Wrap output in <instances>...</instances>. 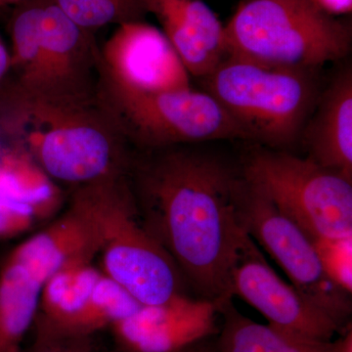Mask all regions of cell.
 <instances>
[{
    "label": "cell",
    "mask_w": 352,
    "mask_h": 352,
    "mask_svg": "<svg viewBox=\"0 0 352 352\" xmlns=\"http://www.w3.org/2000/svg\"><path fill=\"white\" fill-rule=\"evenodd\" d=\"M190 145L133 150L126 176L146 230L201 298L232 300L229 275L243 228L236 217L240 173Z\"/></svg>",
    "instance_id": "cell-1"
},
{
    "label": "cell",
    "mask_w": 352,
    "mask_h": 352,
    "mask_svg": "<svg viewBox=\"0 0 352 352\" xmlns=\"http://www.w3.org/2000/svg\"><path fill=\"white\" fill-rule=\"evenodd\" d=\"M2 126L55 182L76 187L127 173L133 149L97 95L31 89L11 83Z\"/></svg>",
    "instance_id": "cell-2"
},
{
    "label": "cell",
    "mask_w": 352,
    "mask_h": 352,
    "mask_svg": "<svg viewBox=\"0 0 352 352\" xmlns=\"http://www.w3.org/2000/svg\"><path fill=\"white\" fill-rule=\"evenodd\" d=\"M201 80L245 140L284 151L302 138L321 92L314 69L267 66L228 54Z\"/></svg>",
    "instance_id": "cell-3"
},
{
    "label": "cell",
    "mask_w": 352,
    "mask_h": 352,
    "mask_svg": "<svg viewBox=\"0 0 352 352\" xmlns=\"http://www.w3.org/2000/svg\"><path fill=\"white\" fill-rule=\"evenodd\" d=\"M227 54L281 68L317 69L351 50V25L311 0H244L224 25Z\"/></svg>",
    "instance_id": "cell-4"
},
{
    "label": "cell",
    "mask_w": 352,
    "mask_h": 352,
    "mask_svg": "<svg viewBox=\"0 0 352 352\" xmlns=\"http://www.w3.org/2000/svg\"><path fill=\"white\" fill-rule=\"evenodd\" d=\"M96 222L104 274L144 307L185 295L175 261L146 230L126 175L74 187Z\"/></svg>",
    "instance_id": "cell-5"
},
{
    "label": "cell",
    "mask_w": 352,
    "mask_h": 352,
    "mask_svg": "<svg viewBox=\"0 0 352 352\" xmlns=\"http://www.w3.org/2000/svg\"><path fill=\"white\" fill-rule=\"evenodd\" d=\"M95 88L133 150L245 140L237 124L205 90L190 87L157 92L136 91L98 74Z\"/></svg>",
    "instance_id": "cell-6"
},
{
    "label": "cell",
    "mask_w": 352,
    "mask_h": 352,
    "mask_svg": "<svg viewBox=\"0 0 352 352\" xmlns=\"http://www.w3.org/2000/svg\"><path fill=\"white\" fill-rule=\"evenodd\" d=\"M241 173L310 238L352 236V179L310 157L261 146Z\"/></svg>",
    "instance_id": "cell-7"
},
{
    "label": "cell",
    "mask_w": 352,
    "mask_h": 352,
    "mask_svg": "<svg viewBox=\"0 0 352 352\" xmlns=\"http://www.w3.org/2000/svg\"><path fill=\"white\" fill-rule=\"evenodd\" d=\"M235 210L241 227L274 259L300 293L342 330L351 324V295L324 272L311 238L242 173L236 187Z\"/></svg>",
    "instance_id": "cell-8"
},
{
    "label": "cell",
    "mask_w": 352,
    "mask_h": 352,
    "mask_svg": "<svg viewBox=\"0 0 352 352\" xmlns=\"http://www.w3.org/2000/svg\"><path fill=\"white\" fill-rule=\"evenodd\" d=\"M229 294L256 308L268 325L305 339L331 342L342 330L326 312L275 272L244 229L231 266Z\"/></svg>",
    "instance_id": "cell-9"
},
{
    "label": "cell",
    "mask_w": 352,
    "mask_h": 352,
    "mask_svg": "<svg viewBox=\"0 0 352 352\" xmlns=\"http://www.w3.org/2000/svg\"><path fill=\"white\" fill-rule=\"evenodd\" d=\"M96 74L136 91L192 87L191 76L170 41L162 30L144 21L117 25L99 46Z\"/></svg>",
    "instance_id": "cell-10"
},
{
    "label": "cell",
    "mask_w": 352,
    "mask_h": 352,
    "mask_svg": "<svg viewBox=\"0 0 352 352\" xmlns=\"http://www.w3.org/2000/svg\"><path fill=\"white\" fill-rule=\"evenodd\" d=\"M99 46L94 32L45 0L38 53L13 82L31 89L75 92L95 87Z\"/></svg>",
    "instance_id": "cell-11"
},
{
    "label": "cell",
    "mask_w": 352,
    "mask_h": 352,
    "mask_svg": "<svg viewBox=\"0 0 352 352\" xmlns=\"http://www.w3.org/2000/svg\"><path fill=\"white\" fill-rule=\"evenodd\" d=\"M217 303L180 295L111 326L120 352H177L219 333Z\"/></svg>",
    "instance_id": "cell-12"
},
{
    "label": "cell",
    "mask_w": 352,
    "mask_h": 352,
    "mask_svg": "<svg viewBox=\"0 0 352 352\" xmlns=\"http://www.w3.org/2000/svg\"><path fill=\"white\" fill-rule=\"evenodd\" d=\"M100 247L96 222L80 197L73 192L65 214L18 245L9 258L20 263L43 286L60 271L92 263Z\"/></svg>",
    "instance_id": "cell-13"
},
{
    "label": "cell",
    "mask_w": 352,
    "mask_h": 352,
    "mask_svg": "<svg viewBox=\"0 0 352 352\" xmlns=\"http://www.w3.org/2000/svg\"><path fill=\"white\" fill-rule=\"evenodd\" d=\"M190 76L203 78L227 55L224 25L203 0H143Z\"/></svg>",
    "instance_id": "cell-14"
},
{
    "label": "cell",
    "mask_w": 352,
    "mask_h": 352,
    "mask_svg": "<svg viewBox=\"0 0 352 352\" xmlns=\"http://www.w3.org/2000/svg\"><path fill=\"white\" fill-rule=\"evenodd\" d=\"M308 157L352 179V69L342 67L319 94L300 140Z\"/></svg>",
    "instance_id": "cell-15"
},
{
    "label": "cell",
    "mask_w": 352,
    "mask_h": 352,
    "mask_svg": "<svg viewBox=\"0 0 352 352\" xmlns=\"http://www.w3.org/2000/svg\"><path fill=\"white\" fill-rule=\"evenodd\" d=\"M221 330L215 340L217 352H335L333 340L318 342L263 325L241 314L232 302L219 307Z\"/></svg>",
    "instance_id": "cell-16"
},
{
    "label": "cell",
    "mask_w": 352,
    "mask_h": 352,
    "mask_svg": "<svg viewBox=\"0 0 352 352\" xmlns=\"http://www.w3.org/2000/svg\"><path fill=\"white\" fill-rule=\"evenodd\" d=\"M43 284L12 258L0 270V352H19L38 314Z\"/></svg>",
    "instance_id": "cell-17"
},
{
    "label": "cell",
    "mask_w": 352,
    "mask_h": 352,
    "mask_svg": "<svg viewBox=\"0 0 352 352\" xmlns=\"http://www.w3.org/2000/svg\"><path fill=\"white\" fill-rule=\"evenodd\" d=\"M0 191L31 207L39 220L54 214L63 199L56 182L17 146L0 154Z\"/></svg>",
    "instance_id": "cell-18"
},
{
    "label": "cell",
    "mask_w": 352,
    "mask_h": 352,
    "mask_svg": "<svg viewBox=\"0 0 352 352\" xmlns=\"http://www.w3.org/2000/svg\"><path fill=\"white\" fill-rule=\"evenodd\" d=\"M102 274L88 263L53 275L43 284L36 315L69 333Z\"/></svg>",
    "instance_id": "cell-19"
},
{
    "label": "cell",
    "mask_w": 352,
    "mask_h": 352,
    "mask_svg": "<svg viewBox=\"0 0 352 352\" xmlns=\"http://www.w3.org/2000/svg\"><path fill=\"white\" fill-rule=\"evenodd\" d=\"M143 307L126 289L103 273L69 333L95 335L101 329L129 318Z\"/></svg>",
    "instance_id": "cell-20"
},
{
    "label": "cell",
    "mask_w": 352,
    "mask_h": 352,
    "mask_svg": "<svg viewBox=\"0 0 352 352\" xmlns=\"http://www.w3.org/2000/svg\"><path fill=\"white\" fill-rule=\"evenodd\" d=\"M82 29L94 32L109 25L143 21V0H53Z\"/></svg>",
    "instance_id": "cell-21"
},
{
    "label": "cell",
    "mask_w": 352,
    "mask_h": 352,
    "mask_svg": "<svg viewBox=\"0 0 352 352\" xmlns=\"http://www.w3.org/2000/svg\"><path fill=\"white\" fill-rule=\"evenodd\" d=\"M322 268L338 288L352 293V236L311 238Z\"/></svg>",
    "instance_id": "cell-22"
},
{
    "label": "cell",
    "mask_w": 352,
    "mask_h": 352,
    "mask_svg": "<svg viewBox=\"0 0 352 352\" xmlns=\"http://www.w3.org/2000/svg\"><path fill=\"white\" fill-rule=\"evenodd\" d=\"M36 335L31 346L19 352H100L95 335L65 332L36 315Z\"/></svg>",
    "instance_id": "cell-23"
},
{
    "label": "cell",
    "mask_w": 352,
    "mask_h": 352,
    "mask_svg": "<svg viewBox=\"0 0 352 352\" xmlns=\"http://www.w3.org/2000/svg\"><path fill=\"white\" fill-rule=\"evenodd\" d=\"M38 220L31 207L0 191V240L25 233Z\"/></svg>",
    "instance_id": "cell-24"
},
{
    "label": "cell",
    "mask_w": 352,
    "mask_h": 352,
    "mask_svg": "<svg viewBox=\"0 0 352 352\" xmlns=\"http://www.w3.org/2000/svg\"><path fill=\"white\" fill-rule=\"evenodd\" d=\"M311 1L324 12L335 17L351 13L352 0H311Z\"/></svg>",
    "instance_id": "cell-25"
},
{
    "label": "cell",
    "mask_w": 352,
    "mask_h": 352,
    "mask_svg": "<svg viewBox=\"0 0 352 352\" xmlns=\"http://www.w3.org/2000/svg\"><path fill=\"white\" fill-rule=\"evenodd\" d=\"M210 339H212V338L201 340L200 342H195V344H191V346L184 347L182 351L177 352H217L215 342Z\"/></svg>",
    "instance_id": "cell-26"
},
{
    "label": "cell",
    "mask_w": 352,
    "mask_h": 352,
    "mask_svg": "<svg viewBox=\"0 0 352 352\" xmlns=\"http://www.w3.org/2000/svg\"><path fill=\"white\" fill-rule=\"evenodd\" d=\"M9 69H10V54L0 38V80L6 76V72Z\"/></svg>",
    "instance_id": "cell-27"
},
{
    "label": "cell",
    "mask_w": 352,
    "mask_h": 352,
    "mask_svg": "<svg viewBox=\"0 0 352 352\" xmlns=\"http://www.w3.org/2000/svg\"><path fill=\"white\" fill-rule=\"evenodd\" d=\"M20 1V0H0V7H4L9 6V4L16 3V2Z\"/></svg>",
    "instance_id": "cell-28"
}]
</instances>
